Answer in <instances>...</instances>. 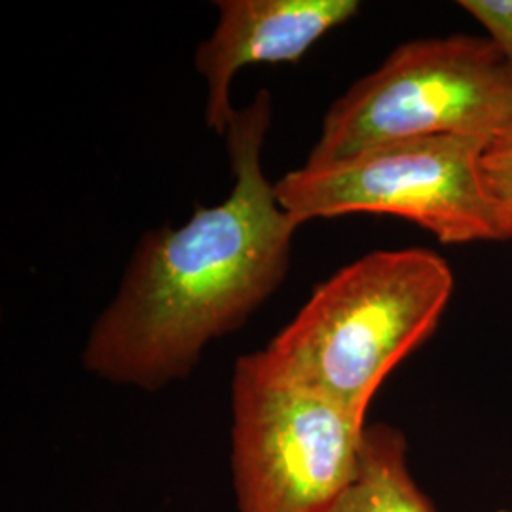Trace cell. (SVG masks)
<instances>
[{
    "mask_svg": "<svg viewBox=\"0 0 512 512\" xmlns=\"http://www.w3.org/2000/svg\"><path fill=\"white\" fill-rule=\"evenodd\" d=\"M270 120L272 99L260 90L226 131L234 171L226 200L141 238L86 338L90 374L143 391L181 382L211 342L241 329L279 289L302 224L262 169Z\"/></svg>",
    "mask_w": 512,
    "mask_h": 512,
    "instance_id": "6da1fadb",
    "label": "cell"
},
{
    "mask_svg": "<svg viewBox=\"0 0 512 512\" xmlns=\"http://www.w3.org/2000/svg\"><path fill=\"white\" fill-rule=\"evenodd\" d=\"M452 293V268L437 253L374 251L317 285L258 355L275 374L366 421L385 378L431 338Z\"/></svg>",
    "mask_w": 512,
    "mask_h": 512,
    "instance_id": "7a4b0ae2",
    "label": "cell"
},
{
    "mask_svg": "<svg viewBox=\"0 0 512 512\" xmlns=\"http://www.w3.org/2000/svg\"><path fill=\"white\" fill-rule=\"evenodd\" d=\"M512 118V73L484 37L414 38L325 114L306 167L439 135H495Z\"/></svg>",
    "mask_w": 512,
    "mask_h": 512,
    "instance_id": "3957f363",
    "label": "cell"
},
{
    "mask_svg": "<svg viewBox=\"0 0 512 512\" xmlns=\"http://www.w3.org/2000/svg\"><path fill=\"white\" fill-rule=\"evenodd\" d=\"M490 137L439 135L366 150L325 167L289 171L275 183L300 224L349 213L410 220L444 245L512 238V213L486 192L480 156Z\"/></svg>",
    "mask_w": 512,
    "mask_h": 512,
    "instance_id": "277c9868",
    "label": "cell"
},
{
    "mask_svg": "<svg viewBox=\"0 0 512 512\" xmlns=\"http://www.w3.org/2000/svg\"><path fill=\"white\" fill-rule=\"evenodd\" d=\"M230 469L238 512H329L355 475L366 421L241 355Z\"/></svg>",
    "mask_w": 512,
    "mask_h": 512,
    "instance_id": "5b68a950",
    "label": "cell"
},
{
    "mask_svg": "<svg viewBox=\"0 0 512 512\" xmlns=\"http://www.w3.org/2000/svg\"><path fill=\"white\" fill-rule=\"evenodd\" d=\"M355 0H220L211 37L196 52L207 86L205 122L226 137L236 114L232 82L247 65L298 63L336 27L355 18Z\"/></svg>",
    "mask_w": 512,
    "mask_h": 512,
    "instance_id": "8992f818",
    "label": "cell"
},
{
    "mask_svg": "<svg viewBox=\"0 0 512 512\" xmlns=\"http://www.w3.org/2000/svg\"><path fill=\"white\" fill-rule=\"evenodd\" d=\"M329 512H437L412 476L401 429L366 425L355 475Z\"/></svg>",
    "mask_w": 512,
    "mask_h": 512,
    "instance_id": "52a82bcc",
    "label": "cell"
},
{
    "mask_svg": "<svg viewBox=\"0 0 512 512\" xmlns=\"http://www.w3.org/2000/svg\"><path fill=\"white\" fill-rule=\"evenodd\" d=\"M480 179L495 202L512 213V118L492 135L484 148Z\"/></svg>",
    "mask_w": 512,
    "mask_h": 512,
    "instance_id": "ba28073f",
    "label": "cell"
},
{
    "mask_svg": "<svg viewBox=\"0 0 512 512\" xmlns=\"http://www.w3.org/2000/svg\"><path fill=\"white\" fill-rule=\"evenodd\" d=\"M459 6L486 29L512 73V0H463Z\"/></svg>",
    "mask_w": 512,
    "mask_h": 512,
    "instance_id": "9c48e42d",
    "label": "cell"
}]
</instances>
